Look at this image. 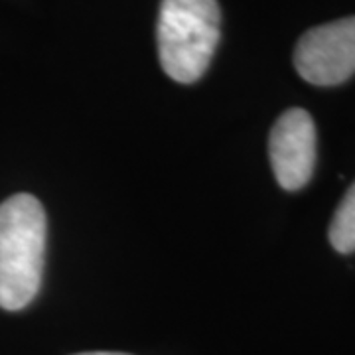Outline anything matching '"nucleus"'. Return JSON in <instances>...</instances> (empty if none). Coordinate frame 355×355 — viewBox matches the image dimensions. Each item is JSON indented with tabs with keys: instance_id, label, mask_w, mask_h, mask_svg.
<instances>
[{
	"instance_id": "1",
	"label": "nucleus",
	"mask_w": 355,
	"mask_h": 355,
	"mask_svg": "<svg viewBox=\"0 0 355 355\" xmlns=\"http://www.w3.org/2000/svg\"><path fill=\"white\" fill-rule=\"evenodd\" d=\"M48 219L30 193L0 203V308L22 310L38 296L46 259Z\"/></svg>"
},
{
	"instance_id": "2",
	"label": "nucleus",
	"mask_w": 355,
	"mask_h": 355,
	"mask_svg": "<svg viewBox=\"0 0 355 355\" xmlns=\"http://www.w3.org/2000/svg\"><path fill=\"white\" fill-rule=\"evenodd\" d=\"M221 36L217 0H162L158 14V55L166 76L196 83L207 71Z\"/></svg>"
},
{
	"instance_id": "3",
	"label": "nucleus",
	"mask_w": 355,
	"mask_h": 355,
	"mask_svg": "<svg viewBox=\"0 0 355 355\" xmlns=\"http://www.w3.org/2000/svg\"><path fill=\"white\" fill-rule=\"evenodd\" d=\"M294 67L304 81L318 87H334L354 77L355 16L304 32L294 50Z\"/></svg>"
},
{
	"instance_id": "4",
	"label": "nucleus",
	"mask_w": 355,
	"mask_h": 355,
	"mask_svg": "<svg viewBox=\"0 0 355 355\" xmlns=\"http://www.w3.org/2000/svg\"><path fill=\"white\" fill-rule=\"evenodd\" d=\"M268 154L280 188H304L316 166V127L308 111L288 109L280 114L268 137Z\"/></svg>"
},
{
	"instance_id": "5",
	"label": "nucleus",
	"mask_w": 355,
	"mask_h": 355,
	"mask_svg": "<svg viewBox=\"0 0 355 355\" xmlns=\"http://www.w3.org/2000/svg\"><path fill=\"white\" fill-rule=\"evenodd\" d=\"M330 243L338 253L355 251V182L338 205L330 223Z\"/></svg>"
},
{
	"instance_id": "6",
	"label": "nucleus",
	"mask_w": 355,
	"mask_h": 355,
	"mask_svg": "<svg viewBox=\"0 0 355 355\" xmlns=\"http://www.w3.org/2000/svg\"><path fill=\"white\" fill-rule=\"evenodd\" d=\"M77 355H128V354H119V352H89V354H77Z\"/></svg>"
}]
</instances>
